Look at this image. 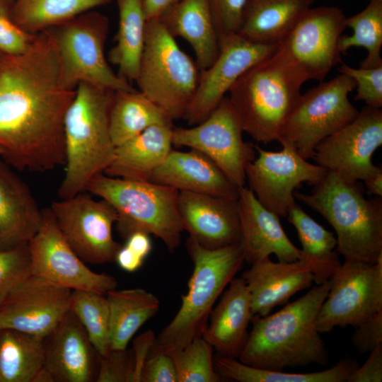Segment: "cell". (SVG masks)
<instances>
[{"label":"cell","instance_id":"obj_1","mask_svg":"<svg viewBox=\"0 0 382 382\" xmlns=\"http://www.w3.org/2000/svg\"><path fill=\"white\" fill-rule=\"evenodd\" d=\"M75 94L63 78L48 30L35 35L21 54L0 52L2 159L35 173L64 166V118Z\"/></svg>","mask_w":382,"mask_h":382},{"label":"cell","instance_id":"obj_2","mask_svg":"<svg viewBox=\"0 0 382 382\" xmlns=\"http://www.w3.org/2000/svg\"><path fill=\"white\" fill-rule=\"evenodd\" d=\"M330 286V280L326 281L276 313L253 316V328L239 361L277 371L311 364L326 366L328 353L317 319Z\"/></svg>","mask_w":382,"mask_h":382},{"label":"cell","instance_id":"obj_3","mask_svg":"<svg viewBox=\"0 0 382 382\" xmlns=\"http://www.w3.org/2000/svg\"><path fill=\"white\" fill-rule=\"evenodd\" d=\"M306 81L303 73L279 47L248 69L232 86L228 97L243 132L257 142L278 141Z\"/></svg>","mask_w":382,"mask_h":382},{"label":"cell","instance_id":"obj_4","mask_svg":"<svg viewBox=\"0 0 382 382\" xmlns=\"http://www.w3.org/2000/svg\"><path fill=\"white\" fill-rule=\"evenodd\" d=\"M294 195L332 226L337 252L345 260L375 264L382 258L381 197L368 199L360 183L330 171L310 194Z\"/></svg>","mask_w":382,"mask_h":382},{"label":"cell","instance_id":"obj_5","mask_svg":"<svg viewBox=\"0 0 382 382\" xmlns=\"http://www.w3.org/2000/svg\"><path fill=\"white\" fill-rule=\"evenodd\" d=\"M185 245L194 265L187 291L178 313L155 337L149 354L168 353L201 337L216 301L245 261L241 243L207 249L189 236Z\"/></svg>","mask_w":382,"mask_h":382},{"label":"cell","instance_id":"obj_6","mask_svg":"<svg viewBox=\"0 0 382 382\" xmlns=\"http://www.w3.org/2000/svg\"><path fill=\"white\" fill-rule=\"evenodd\" d=\"M114 92L86 83L77 86L64 118L65 175L59 199L85 191L89 181L111 163L115 146L109 117Z\"/></svg>","mask_w":382,"mask_h":382},{"label":"cell","instance_id":"obj_7","mask_svg":"<svg viewBox=\"0 0 382 382\" xmlns=\"http://www.w3.org/2000/svg\"><path fill=\"white\" fill-rule=\"evenodd\" d=\"M85 191L108 202L115 209L116 229L127 239L135 232L152 234L173 253L181 243L184 231L178 209L179 191L154 183L100 173Z\"/></svg>","mask_w":382,"mask_h":382},{"label":"cell","instance_id":"obj_8","mask_svg":"<svg viewBox=\"0 0 382 382\" xmlns=\"http://www.w3.org/2000/svg\"><path fill=\"white\" fill-rule=\"evenodd\" d=\"M201 70L159 18L146 21L144 47L135 81L139 91L172 121L184 119Z\"/></svg>","mask_w":382,"mask_h":382},{"label":"cell","instance_id":"obj_9","mask_svg":"<svg viewBox=\"0 0 382 382\" xmlns=\"http://www.w3.org/2000/svg\"><path fill=\"white\" fill-rule=\"evenodd\" d=\"M54 41L63 78L71 88L86 83L105 89L131 91L130 83L115 73L105 55L108 18L93 10L48 30Z\"/></svg>","mask_w":382,"mask_h":382},{"label":"cell","instance_id":"obj_10","mask_svg":"<svg viewBox=\"0 0 382 382\" xmlns=\"http://www.w3.org/2000/svg\"><path fill=\"white\" fill-rule=\"evenodd\" d=\"M355 88L354 80L340 73L301 93L278 141L290 144L305 159L313 158L316 146L323 140L359 114V110L348 98Z\"/></svg>","mask_w":382,"mask_h":382},{"label":"cell","instance_id":"obj_11","mask_svg":"<svg viewBox=\"0 0 382 382\" xmlns=\"http://www.w3.org/2000/svg\"><path fill=\"white\" fill-rule=\"evenodd\" d=\"M243 130L228 97L192 127H173V145L197 150L210 158L237 187L245 184V168L255 158V145L243 139Z\"/></svg>","mask_w":382,"mask_h":382},{"label":"cell","instance_id":"obj_12","mask_svg":"<svg viewBox=\"0 0 382 382\" xmlns=\"http://www.w3.org/2000/svg\"><path fill=\"white\" fill-rule=\"evenodd\" d=\"M50 209L62 236L84 262L115 261L122 245L113 238L117 214L108 202L95 199L83 191L54 201Z\"/></svg>","mask_w":382,"mask_h":382},{"label":"cell","instance_id":"obj_13","mask_svg":"<svg viewBox=\"0 0 382 382\" xmlns=\"http://www.w3.org/2000/svg\"><path fill=\"white\" fill-rule=\"evenodd\" d=\"M329 280L317 319L320 333L355 328L382 311V258L375 264L345 260Z\"/></svg>","mask_w":382,"mask_h":382},{"label":"cell","instance_id":"obj_14","mask_svg":"<svg viewBox=\"0 0 382 382\" xmlns=\"http://www.w3.org/2000/svg\"><path fill=\"white\" fill-rule=\"evenodd\" d=\"M279 151L255 146L258 156L245 168V179L258 201L279 216L286 217L295 204V189L302 183L316 185L328 170L311 163L296 149L282 143Z\"/></svg>","mask_w":382,"mask_h":382},{"label":"cell","instance_id":"obj_15","mask_svg":"<svg viewBox=\"0 0 382 382\" xmlns=\"http://www.w3.org/2000/svg\"><path fill=\"white\" fill-rule=\"evenodd\" d=\"M346 19L338 7H311L279 44V49L307 81H323L331 69L341 63L340 41L347 28Z\"/></svg>","mask_w":382,"mask_h":382},{"label":"cell","instance_id":"obj_16","mask_svg":"<svg viewBox=\"0 0 382 382\" xmlns=\"http://www.w3.org/2000/svg\"><path fill=\"white\" fill-rule=\"evenodd\" d=\"M31 274L71 290H87L106 294L116 289V279L91 270L62 236L52 212L43 209V219L28 244Z\"/></svg>","mask_w":382,"mask_h":382},{"label":"cell","instance_id":"obj_17","mask_svg":"<svg viewBox=\"0 0 382 382\" xmlns=\"http://www.w3.org/2000/svg\"><path fill=\"white\" fill-rule=\"evenodd\" d=\"M381 145L382 110L365 106L352 122L323 140L313 158L345 181H364L381 168L371 157Z\"/></svg>","mask_w":382,"mask_h":382},{"label":"cell","instance_id":"obj_18","mask_svg":"<svg viewBox=\"0 0 382 382\" xmlns=\"http://www.w3.org/2000/svg\"><path fill=\"white\" fill-rule=\"evenodd\" d=\"M278 44H260L238 35L219 42V54L213 64L200 71L196 91L184 119L194 126L215 109L240 76L259 62L274 54Z\"/></svg>","mask_w":382,"mask_h":382},{"label":"cell","instance_id":"obj_19","mask_svg":"<svg viewBox=\"0 0 382 382\" xmlns=\"http://www.w3.org/2000/svg\"><path fill=\"white\" fill-rule=\"evenodd\" d=\"M71 293L30 274L0 307V328L45 340L70 310Z\"/></svg>","mask_w":382,"mask_h":382},{"label":"cell","instance_id":"obj_20","mask_svg":"<svg viewBox=\"0 0 382 382\" xmlns=\"http://www.w3.org/2000/svg\"><path fill=\"white\" fill-rule=\"evenodd\" d=\"M237 199L179 192L178 209L183 230L207 249L241 243Z\"/></svg>","mask_w":382,"mask_h":382},{"label":"cell","instance_id":"obj_21","mask_svg":"<svg viewBox=\"0 0 382 382\" xmlns=\"http://www.w3.org/2000/svg\"><path fill=\"white\" fill-rule=\"evenodd\" d=\"M237 199L245 261L252 264L271 255L280 262L300 259L301 250L286 236L279 216L262 205L251 190L239 187Z\"/></svg>","mask_w":382,"mask_h":382},{"label":"cell","instance_id":"obj_22","mask_svg":"<svg viewBox=\"0 0 382 382\" xmlns=\"http://www.w3.org/2000/svg\"><path fill=\"white\" fill-rule=\"evenodd\" d=\"M98 354L70 309L45 339L44 366L54 382H90L96 378Z\"/></svg>","mask_w":382,"mask_h":382},{"label":"cell","instance_id":"obj_23","mask_svg":"<svg viewBox=\"0 0 382 382\" xmlns=\"http://www.w3.org/2000/svg\"><path fill=\"white\" fill-rule=\"evenodd\" d=\"M242 277L250 295L253 316H259L286 303L314 282L311 271L300 260L274 262L270 257L252 263Z\"/></svg>","mask_w":382,"mask_h":382},{"label":"cell","instance_id":"obj_24","mask_svg":"<svg viewBox=\"0 0 382 382\" xmlns=\"http://www.w3.org/2000/svg\"><path fill=\"white\" fill-rule=\"evenodd\" d=\"M149 181L179 192H190L237 199V187L202 153L171 149L164 161L154 171Z\"/></svg>","mask_w":382,"mask_h":382},{"label":"cell","instance_id":"obj_25","mask_svg":"<svg viewBox=\"0 0 382 382\" xmlns=\"http://www.w3.org/2000/svg\"><path fill=\"white\" fill-rule=\"evenodd\" d=\"M43 219L26 183L0 159V250L28 245Z\"/></svg>","mask_w":382,"mask_h":382},{"label":"cell","instance_id":"obj_26","mask_svg":"<svg viewBox=\"0 0 382 382\" xmlns=\"http://www.w3.org/2000/svg\"><path fill=\"white\" fill-rule=\"evenodd\" d=\"M250 295L243 277H234L212 309L202 337L219 356L238 359L253 318Z\"/></svg>","mask_w":382,"mask_h":382},{"label":"cell","instance_id":"obj_27","mask_svg":"<svg viewBox=\"0 0 382 382\" xmlns=\"http://www.w3.org/2000/svg\"><path fill=\"white\" fill-rule=\"evenodd\" d=\"M173 122L150 126L115 147L113 159L103 173L115 178L149 181L154 171L172 149Z\"/></svg>","mask_w":382,"mask_h":382},{"label":"cell","instance_id":"obj_28","mask_svg":"<svg viewBox=\"0 0 382 382\" xmlns=\"http://www.w3.org/2000/svg\"><path fill=\"white\" fill-rule=\"evenodd\" d=\"M159 19L175 38L180 37L190 45L201 71L216 60L219 42L208 0H179Z\"/></svg>","mask_w":382,"mask_h":382},{"label":"cell","instance_id":"obj_29","mask_svg":"<svg viewBox=\"0 0 382 382\" xmlns=\"http://www.w3.org/2000/svg\"><path fill=\"white\" fill-rule=\"evenodd\" d=\"M314 0H247L239 36L260 44H279Z\"/></svg>","mask_w":382,"mask_h":382},{"label":"cell","instance_id":"obj_30","mask_svg":"<svg viewBox=\"0 0 382 382\" xmlns=\"http://www.w3.org/2000/svg\"><path fill=\"white\" fill-rule=\"evenodd\" d=\"M105 295L109 306L110 349H126L137 330L158 313L160 301L141 288L114 289Z\"/></svg>","mask_w":382,"mask_h":382},{"label":"cell","instance_id":"obj_31","mask_svg":"<svg viewBox=\"0 0 382 382\" xmlns=\"http://www.w3.org/2000/svg\"><path fill=\"white\" fill-rule=\"evenodd\" d=\"M288 221L296 228L301 243L300 260L311 271L314 282L328 281L341 265L335 250L337 238L296 203L289 209Z\"/></svg>","mask_w":382,"mask_h":382},{"label":"cell","instance_id":"obj_32","mask_svg":"<svg viewBox=\"0 0 382 382\" xmlns=\"http://www.w3.org/2000/svg\"><path fill=\"white\" fill-rule=\"evenodd\" d=\"M119 23L115 45L108 61L117 66L118 75L135 81L144 47L146 19L141 0H116Z\"/></svg>","mask_w":382,"mask_h":382},{"label":"cell","instance_id":"obj_33","mask_svg":"<svg viewBox=\"0 0 382 382\" xmlns=\"http://www.w3.org/2000/svg\"><path fill=\"white\" fill-rule=\"evenodd\" d=\"M173 122L139 91L134 88L114 92L110 111L109 129L115 147L151 125Z\"/></svg>","mask_w":382,"mask_h":382},{"label":"cell","instance_id":"obj_34","mask_svg":"<svg viewBox=\"0 0 382 382\" xmlns=\"http://www.w3.org/2000/svg\"><path fill=\"white\" fill-rule=\"evenodd\" d=\"M113 0H16L8 12L22 30L37 35Z\"/></svg>","mask_w":382,"mask_h":382},{"label":"cell","instance_id":"obj_35","mask_svg":"<svg viewBox=\"0 0 382 382\" xmlns=\"http://www.w3.org/2000/svg\"><path fill=\"white\" fill-rule=\"evenodd\" d=\"M214 364L216 371L222 377L238 382H347L359 366L357 361L346 358L323 371L289 373L251 366L237 359L219 355Z\"/></svg>","mask_w":382,"mask_h":382},{"label":"cell","instance_id":"obj_36","mask_svg":"<svg viewBox=\"0 0 382 382\" xmlns=\"http://www.w3.org/2000/svg\"><path fill=\"white\" fill-rule=\"evenodd\" d=\"M44 359V339L0 328V382H33Z\"/></svg>","mask_w":382,"mask_h":382},{"label":"cell","instance_id":"obj_37","mask_svg":"<svg viewBox=\"0 0 382 382\" xmlns=\"http://www.w3.org/2000/svg\"><path fill=\"white\" fill-rule=\"evenodd\" d=\"M346 25L352 29L351 35H342L340 49L346 54L353 47H362L367 51L361 68L371 69L382 66V0H370L358 13L346 19Z\"/></svg>","mask_w":382,"mask_h":382},{"label":"cell","instance_id":"obj_38","mask_svg":"<svg viewBox=\"0 0 382 382\" xmlns=\"http://www.w3.org/2000/svg\"><path fill=\"white\" fill-rule=\"evenodd\" d=\"M98 356H105L109 346V306L105 294L87 290H72L71 308Z\"/></svg>","mask_w":382,"mask_h":382},{"label":"cell","instance_id":"obj_39","mask_svg":"<svg viewBox=\"0 0 382 382\" xmlns=\"http://www.w3.org/2000/svg\"><path fill=\"white\" fill-rule=\"evenodd\" d=\"M168 354L175 366L177 382L221 381L222 376L214 368L213 347L202 336Z\"/></svg>","mask_w":382,"mask_h":382},{"label":"cell","instance_id":"obj_40","mask_svg":"<svg viewBox=\"0 0 382 382\" xmlns=\"http://www.w3.org/2000/svg\"><path fill=\"white\" fill-rule=\"evenodd\" d=\"M30 274L28 245L0 250V307Z\"/></svg>","mask_w":382,"mask_h":382},{"label":"cell","instance_id":"obj_41","mask_svg":"<svg viewBox=\"0 0 382 382\" xmlns=\"http://www.w3.org/2000/svg\"><path fill=\"white\" fill-rule=\"evenodd\" d=\"M339 71L354 80L357 88L355 100L364 101L366 106L371 108L382 107V66L356 69L342 64Z\"/></svg>","mask_w":382,"mask_h":382},{"label":"cell","instance_id":"obj_42","mask_svg":"<svg viewBox=\"0 0 382 382\" xmlns=\"http://www.w3.org/2000/svg\"><path fill=\"white\" fill-rule=\"evenodd\" d=\"M134 371L132 351L110 349L103 357L98 356L97 382H132Z\"/></svg>","mask_w":382,"mask_h":382},{"label":"cell","instance_id":"obj_43","mask_svg":"<svg viewBox=\"0 0 382 382\" xmlns=\"http://www.w3.org/2000/svg\"><path fill=\"white\" fill-rule=\"evenodd\" d=\"M247 0H208L219 42L238 34Z\"/></svg>","mask_w":382,"mask_h":382},{"label":"cell","instance_id":"obj_44","mask_svg":"<svg viewBox=\"0 0 382 382\" xmlns=\"http://www.w3.org/2000/svg\"><path fill=\"white\" fill-rule=\"evenodd\" d=\"M35 35H30L18 27L8 16L0 11V52L19 55L30 47Z\"/></svg>","mask_w":382,"mask_h":382},{"label":"cell","instance_id":"obj_45","mask_svg":"<svg viewBox=\"0 0 382 382\" xmlns=\"http://www.w3.org/2000/svg\"><path fill=\"white\" fill-rule=\"evenodd\" d=\"M141 382H177L173 360L166 352L149 354L141 374Z\"/></svg>","mask_w":382,"mask_h":382},{"label":"cell","instance_id":"obj_46","mask_svg":"<svg viewBox=\"0 0 382 382\" xmlns=\"http://www.w3.org/2000/svg\"><path fill=\"white\" fill-rule=\"evenodd\" d=\"M352 343L361 353H369L382 345V311L355 327Z\"/></svg>","mask_w":382,"mask_h":382},{"label":"cell","instance_id":"obj_47","mask_svg":"<svg viewBox=\"0 0 382 382\" xmlns=\"http://www.w3.org/2000/svg\"><path fill=\"white\" fill-rule=\"evenodd\" d=\"M382 381V345L369 352L361 366H358L349 376L347 382Z\"/></svg>","mask_w":382,"mask_h":382},{"label":"cell","instance_id":"obj_48","mask_svg":"<svg viewBox=\"0 0 382 382\" xmlns=\"http://www.w3.org/2000/svg\"><path fill=\"white\" fill-rule=\"evenodd\" d=\"M152 330H147L137 336L133 341L134 371L132 382H141L144 364L149 356L155 340Z\"/></svg>","mask_w":382,"mask_h":382},{"label":"cell","instance_id":"obj_49","mask_svg":"<svg viewBox=\"0 0 382 382\" xmlns=\"http://www.w3.org/2000/svg\"><path fill=\"white\" fill-rule=\"evenodd\" d=\"M115 260L121 269L128 272H134L139 270L144 262L143 258L125 245L118 250Z\"/></svg>","mask_w":382,"mask_h":382},{"label":"cell","instance_id":"obj_50","mask_svg":"<svg viewBox=\"0 0 382 382\" xmlns=\"http://www.w3.org/2000/svg\"><path fill=\"white\" fill-rule=\"evenodd\" d=\"M125 245L144 260L152 250L149 235L143 232H135L127 239Z\"/></svg>","mask_w":382,"mask_h":382},{"label":"cell","instance_id":"obj_51","mask_svg":"<svg viewBox=\"0 0 382 382\" xmlns=\"http://www.w3.org/2000/svg\"><path fill=\"white\" fill-rule=\"evenodd\" d=\"M179 0H141L146 21L159 18L171 6Z\"/></svg>","mask_w":382,"mask_h":382},{"label":"cell","instance_id":"obj_52","mask_svg":"<svg viewBox=\"0 0 382 382\" xmlns=\"http://www.w3.org/2000/svg\"><path fill=\"white\" fill-rule=\"evenodd\" d=\"M364 183L369 195L382 197V168L381 167L367 177Z\"/></svg>","mask_w":382,"mask_h":382},{"label":"cell","instance_id":"obj_53","mask_svg":"<svg viewBox=\"0 0 382 382\" xmlns=\"http://www.w3.org/2000/svg\"><path fill=\"white\" fill-rule=\"evenodd\" d=\"M33 382H54L50 371L43 366L35 376Z\"/></svg>","mask_w":382,"mask_h":382},{"label":"cell","instance_id":"obj_54","mask_svg":"<svg viewBox=\"0 0 382 382\" xmlns=\"http://www.w3.org/2000/svg\"><path fill=\"white\" fill-rule=\"evenodd\" d=\"M16 0H0V11L8 14Z\"/></svg>","mask_w":382,"mask_h":382},{"label":"cell","instance_id":"obj_55","mask_svg":"<svg viewBox=\"0 0 382 382\" xmlns=\"http://www.w3.org/2000/svg\"><path fill=\"white\" fill-rule=\"evenodd\" d=\"M3 154H4V149H3V148L0 146V156L1 157Z\"/></svg>","mask_w":382,"mask_h":382}]
</instances>
